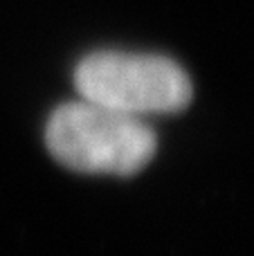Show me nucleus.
<instances>
[{"instance_id":"nucleus-1","label":"nucleus","mask_w":254,"mask_h":256,"mask_svg":"<svg viewBox=\"0 0 254 256\" xmlns=\"http://www.w3.org/2000/svg\"><path fill=\"white\" fill-rule=\"evenodd\" d=\"M45 144L52 158L72 171L128 178L153 160L158 137L142 117L81 99L50 115Z\"/></svg>"},{"instance_id":"nucleus-2","label":"nucleus","mask_w":254,"mask_h":256,"mask_svg":"<svg viewBox=\"0 0 254 256\" xmlns=\"http://www.w3.org/2000/svg\"><path fill=\"white\" fill-rule=\"evenodd\" d=\"M74 88L81 99L126 115L178 112L192 102L189 74L158 54L102 50L76 66Z\"/></svg>"}]
</instances>
